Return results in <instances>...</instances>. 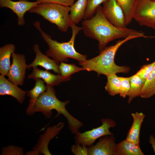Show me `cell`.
I'll list each match as a JSON object with an SVG mask.
<instances>
[{"instance_id":"obj_1","label":"cell","mask_w":155,"mask_h":155,"mask_svg":"<svg viewBox=\"0 0 155 155\" xmlns=\"http://www.w3.org/2000/svg\"><path fill=\"white\" fill-rule=\"evenodd\" d=\"M102 8L100 5L98 6L94 15L90 18L84 20L82 23L84 35L98 41L100 51L114 40L124 38L131 34H145L142 31L113 25L104 16Z\"/></svg>"},{"instance_id":"obj_2","label":"cell","mask_w":155,"mask_h":155,"mask_svg":"<svg viewBox=\"0 0 155 155\" xmlns=\"http://www.w3.org/2000/svg\"><path fill=\"white\" fill-rule=\"evenodd\" d=\"M144 34H133L129 35L122 40L117 42L114 45L106 47L100 51L98 56L85 61L79 63L84 70L93 71L98 75L103 74L106 76L117 73H128L130 68L126 66H120L115 62L116 53L119 47L123 44L131 40L140 37L145 38Z\"/></svg>"},{"instance_id":"obj_3","label":"cell","mask_w":155,"mask_h":155,"mask_svg":"<svg viewBox=\"0 0 155 155\" xmlns=\"http://www.w3.org/2000/svg\"><path fill=\"white\" fill-rule=\"evenodd\" d=\"M46 86V91L40 96L37 100L32 112V115L37 112L42 113L45 117L50 118L52 116V111H57L56 117L61 114L67 119L69 129L73 134L79 132V129L83 125V123L72 116L67 111L66 105L69 100L62 102L55 95V92L53 86Z\"/></svg>"},{"instance_id":"obj_4","label":"cell","mask_w":155,"mask_h":155,"mask_svg":"<svg viewBox=\"0 0 155 155\" xmlns=\"http://www.w3.org/2000/svg\"><path fill=\"white\" fill-rule=\"evenodd\" d=\"M34 25L48 46L49 49L46 52V55L48 57H52L59 63L67 62L68 58L75 59L79 63L84 62L87 60V55L79 53L75 49L74 43L76 36L72 35L68 42H59L53 40L50 35L42 30L39 21L35 22Z\"/></svg>"},{"instance_id":"obj_5","label":"cell","mask_w":155,"mask_h":155,"mask_svg":"<svg viewBox=\"0 0 155 155\" xmlns=\"http://www.w3.org/2000/svg\"><path fill=\"white\" fill-rule=\"evenodd\" d=\"M70 11V7L44 2H40L28 12L41 16L49 22L55 24L61 31L65 32L73 24L69 18Z\"/></svg>"},{"instance_id":"obj_6","label":"cell","mask_w":155,"mask_h":155,"mask_svg":"<svg viewBox=\"0 0 155 155\" xmlns=\"http://www.w3.org/2000/svg\"><path fill=\"white\" fill-rule=\"evenodd\" d=\"M101 122L102 125L98 127L83 133L78 132L76 133L74 138L75 143L90 147L96 140L102 137L113 135L109 129L115 126V121L110 119H103Z\"/></svg>"},{"instance_id":"obj_7","label":"cell","mask_w":155,"mask_h":155,"mask_svg":"<svg viewBox=\"0 0 155 155\" xmlns=\"http://www.w3.org/2000/svg\"><path fill=\"white\" fill-rule=\"evenodd\" d=\"M133 19L141 26L155 30V1H137Z\"/></svg>"},{"instance_id":"obj_8","label":"cell","mask_w":155,"mask_h":155,"mask_svg":"<svg viewBox=\"0 0 155 155\" xmlns=\"http://www.w3.org/2000/svg\"><path fill=\"white\" fill-rule=\"evenodd\" d=\"M12 63L8 72V80L17 86L22 85L25 78L27 65L24 54L13 53Z\"/></svg>"},{"instance_id":"obj_9","label":"cell","mask_w":155,"mask_h":155,"mask_svg":"<svg viewBox=\"0 0 155 155\" xmlns=\"http://www.w3.org/2000/svg\"><path fill=\"white\" fill-rule=\"evenodd\" d=\"M64 123L60 122L57 125L48 128L44 133L40 136L36 145L32 151L28 152L26 155H38L43 154L45 155H51L48 146L51 140L57 135L63 129Z\"/></svg>"},{"instance_id":"obj_10","label":"cell","mask_w":155,"mask_h":155,"mask_svg":"<svg viewBox=\"0 0 155 155\" xmlns=\"http://www.w3.org/2000/svg\"><path fill=\"white\" fill-rule=\"evenodd\" d=\"M103 13L106 19L116 26L126 27L123 11L117 0H108L103 3Z\"/></svg>"},{"instance_id":"obj_11","label":"cell","mask_w":155,"mask_h":155,"mask_svg":"<svg viewBox=\"0 0 155 155\" xmlns=\"http://www.w3.org/2000/svg\"><path fill=\"white\" fill-rule=\"evenodd\" d=\"M39 3L36 1L30 2L19 0L18 1L0 0V6L1 7L8 8L15 13L18 17V24L21 26H23L25 23L24 18L25 13Z\"/></svg>"},{"instance_id":"obj_12","label":"cell","mask_w":155,"mask_h":155,"mask_svg":"<svg viewBox=\"0 0 155 155\" xmlns=\"http://www.w3.org/2000/svg\"><path fill=\"white\" fill-rule=\"evenodd\" d=\"M116 144L113 135H106L99 138L95 145L88 148V155H115Z\"/></svg>"},{"instance_id":"obj_13","label":"cell","mask_w":155,"mask_h":155,"mask_svg":"<svg viewBox=\"0 0 155 155\" xmlns=\"http://www.w3.org/2000/svg\"><path fill=\"white\" fill-rule=\"evenodd\" d=\"M33 48L36 54L35 57L31 63L27 65V69L40 66L44 68L46 70H52L56 73L60 74L59 69V63L53 59L50 58L46 55L43 54L40 51L38 44H35Z\"/></svg>"},{"instance_id":"obj_14","label":"cell","mask_w":155,"mask_h":155,"mask_svg":"<svg viewBox=\"0 0 155 155\" xmlns=\"http://www.w3.org/2000/svg\"><path fill=\"white\" fill-rule=\"evenodd\" d=\"M33 71L28 76V79L35 80L38 78L42 79L47 86H53L59 84L61 82L67 81L70 79V77L63 76L60 74L56 75L48 70L40 69L37 67L33 68Z\"/></svg>"},{"instance_id":"obj_15","label":"cell","mask_w":155,"mask_h":155,"mask_svg":"<svg viewBox=\"0 0 155 155\" xmlns=\"http://www.w3.org/2000/svg\"><path fill=\"white\" fill-rule=\"evenodd\" d=\"M5 76L0 75V95H8L16 98L18 102H24L27 92L24 91L7 80Z\"/></svg>"},{"instance_id":"obj_16","label":"cell","mask_w":155,"mask_h":155,"mask_svg":"<svg viewBox=\"0 0 155 155\" xmlns=\"http://www.w3.org/2000/svg\"><path fill=\"white\" fill-rule=\"evenodd\" d=\"M131 115L133 122L125 140L134 144H139L141 127L145 115L142 112H137L132 113Z\"/></svg>"},{"instance_id":"obj_17","label":"cell","mask_w":155,"mask_h":155,"mask_svg":"<svg viewBox=\"0 0 155 155\" xmlns=\"http://www.w3.org/2000/svg\"><path fill=\"white\" fill-rule=\"evenodd\" d=\"M35 80V84L34 87L30 90L27 92V95L30 98L26 111L27 114L29 115H32V112L37 100L46 89V86L45 85L44 82L41 79L38 78Z\"/></svg>"},{"instance_id":"obj_18","label":"cell","mask_w":155,"mask_h":155,"mask_svg":"<svg viewBox=\"0 0 155 155\" xmlns=\"http://www.w3.org/2000/svg\"><path fill=\"white\" fill-rule=\"evenodd\" d=\"M15 46L12 44H6L0 48V73L7 76L11 67L10 57L14 52Z\"/></svg>"},{"instance_id":"obj_19","label":"cell","mask_w":155,"mask_h":155,"mask_svg":"<svg viewBox=\"0 0 155 155\" xmlns=\"http://www.w3.org/2000/svg\"><path fill=\"white\" fill-rule=\"evenodd\" d=\"M144 155L139 144H136L125 140L116 144L115 155Z\"/></svg>"},{"instance_id":"obj_20","label":"cell","mask_w":155,"mask_h":155,"mask_svg":"<svg viewBox=\"0 0 155 155\" xmlns=\"http://www.w3.org/2000/svg\"><path fill=\"white\" fill-rule=\"evenodd\" d=\"M88 0H77L70 6L69 18L71 22L75 24L84 18Z\"/></svg>"},{"instance_id":"obj_21","label":"cell","mask_w":155,"mask_h":155,"mask_svg":"<svg viewBox=\"0 0 155 155\" xmlns=\"http://www.w3.org/2000/svg\"><path fill=\"white\" fill-rule=\"evenodd\" d=\"M155 95V65L145 81L141 91L140 96L143 98H148Z\"/></svg>"},{"instance_id":"obj_22","label":"cell","mask_w":155,"mask_h":155,"mask_svg":"<svg viewBox=\"0 0 155 155\" xmlns=\"http://www.w3.org/2000/svg\"><path fill=\"white\" fill-rule=\"evenodd\" d=\"M130 88L128 95V102L130 103L135 98L140 96L142 89L145 81L136 73L129 77Z\"/></svg>"},{"instance_id":"obj_23","label":"cell","mask_w":155,"mask_h":155,"mask_svg":"<svg viewBox=\"0 0 155 155\" xmlns=\"http://www.w3.org/2000/svg\"><path fill=\"white\" fill-rule=\"evenodd\" d=\"M122 8L125 16L126 26L133 19V16L137 0H117Z\"/></svg>"},{"instance_id":"obj_24","label":"cell","mask_w":155,"mask_h":155,"mask_svg":"<svg viewBox=\"0 0 155 155\" xmlns=\"http://www.w3.org/2000/svg\"><path fill=\"white\" fill-rule=\"evenodd\" d=\"M107 82L104 87L105 90L111 96H115L120 93L121 82L116 74L106 76Z\"/></svg>"},{"instance_id":"obj_25","label":"cell","mask_w":155,"mask_h":155,"mask_svg":"<svg viewBox=\"0 0 155 155\" xmlns=\"http://www.w3.org/2000/svg\"><path fill=\"white\" fill-rule=\"evenodd\" d=\"M60 74L64 77H70L72 74L79 71L84 70L83 68L77 66L74 64L61 62L59 65Z\"/></svg>"},{"instance_id":"obj_26","label":"cell","mask_w":155,"mask_h":155,"mask_svg":"<svg viewBox=\"0 0 155 155\" xmlns=\"http://www.w3.org/2000/svg\"><path fill=\"white\" fill-rule=\"evenodd\" d=\"M108 0H88L84 20L90 19L95 14L97 8Z\"/></svg>"},{"instance_id":"obj_27","label":"cell","mask_w":155,"mask_h":155,"mask_svg":"<svg viewBox=\"0 0 155 155\" xmlns=\"http://www.w3.org/2000/svg\"><path fill=\"white\" fill-rule=\"evenodd\" d=\"M121 82V86L119 95L123 98L128 96L130 90V85L129 77H120Z\"/></svg>"},{"instance_id":"obj_28","label":"cell","mask_w":155,"mask_h":155,"mask_svg":"<svg viewBox=\"0 0 155 155\" xmlns=\"http://www.w3.org/2000/svg\"><path fill=\"white\" fill-rule=\"evenodd\" d=\"M155 65V61L151 63L143 65L136 73L142 80L146 81Z\"/></svg>"},{"instance_id":"obj_29","label":"cell","mask_w":155,"mask_h":155,"mask_svg":"<svg viewBox=\"0 0 155 155\" xmlns=\"http://www.w3.org/2000/svg\"><path fill=\"white\" fill-rule=\"evenodd\" d=\"M23 149L19 147L10 146L3 148L1 155H23Z\"/></svg>"},{"instance_id":"obj_30","label":"cell","mask_w":155,"mask_h":155,"mask_svg":"<svg viewBox=\"0 0 155 155\" xmlns=\"http://www.w3.org/2000/svg\"><path fill=\"white\" fill-rule=\"evenodd\" d=\"M88 148L86 146L76 144L72 146L71 151L75 155H87L88 154Z\"/></svg>"},{"instance_id":"obj_31","label":"cell","mask_w":155,"mask_h":155,"mask_svg":"<svg viewBox=\"0 0 155 155\" xmlns=\"http://www.w3.org/2000/svg\"><path fill=\"white\" fill-rule=\"evenodd\" d=\"M75 0H35L39 2H49L59 4L70 7Z\"/></svg>"},{"instance_id":"obj_32","label":"cell","mask_w":155,"mask_h":155,"mask_svg":"<svg viewBox=\"0 0 155 155\" xmlns=\"http://www.w3.org/2000/svg\"><path fill=\"white\" fill-rule=\"evenodd\" d=\"M149 142L151 145L155 154V136L152 135H150L149 137Z\"/></svg>"},{"instance_id":"obj_33","label":"cell","mask_w":155,"mask_h":155,"mask_svg":"<svg viewBox=\"0 0 155 155\" xmlns=\"http://www.w3.org/2000/svg\"><path fill=\"white\" fill-rule=\"evenodd\" d=\"M22 0V1H28V0Z\"/></svg>"},{"instance_id":"obj_34","label":"cell","mask_w":155,"mask_h":155,"mask_svg":"<svg viewBox=\"0 0 155 155\" xmlns=\"http://www.w3.org/2000/svg\"><path fill=\"white\" fill-rule=\"evenodd\" d=\"M154 0V1H155V0Z\"/></svg>"},{"instance_id":"obj_35","label":"cell","mask_w":155,"mask_h":155,"mask_svg":"<svg viewBox=\"0 0 155 155\" xmlns=\"http://www.w3.org/2000/svg\"><path fill=\"white\" fill-rule=\"evenodd\" d=\"M138 0H137V1H138Z\"/></svg>"}]
</instances>
